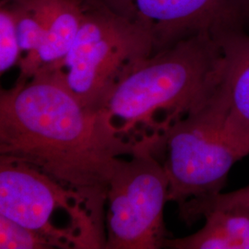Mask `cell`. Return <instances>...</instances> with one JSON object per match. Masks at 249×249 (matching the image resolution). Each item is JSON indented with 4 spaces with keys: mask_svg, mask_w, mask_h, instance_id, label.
<instances>
[{
    "mask_svg": "<svg viewBox=\"0 0 249 249\" xmlns=\"http://www.w3.org/2000/svg\"><path fill=\"white\" fill-rule=\"evenodd\" d=\"M138 143L118 131L105 109L84 106L61 68H43L1 89L0 159L34 166L80 195L104 230L110 180Z\"/></svg>",
    "mask_w": 249,
    "mask_h": 249,
    "instance_id": "1",
    "label": "cell"
},
{
    "mask_svg": "<svg viewBox=\"0 0 249 249\" xmlns=\"http://www.w3.org/2000/svg\"><path fill=\"white\" fill-rule=\"evenodd\" d=\"M221 63L220 45L210 34L183 39L136 64L103 109L132 142L160 139L213 93Z\"/></svg>",
    "mask_w": 249,
    "mask_h": 249,
    "instance_id": "2",
    "label": "cell"
},
{
    "mask_svg": "<svg viewBox=\"0 0 249 249\" xmlns=\"http://www.w3.org/2000/svg\"><path fill=\"white\" fill-rule=\"evenodd\" d=\"M160 154L166 155L168 200L179 209L222 193L231 167L249 150L226 127L213 93L161 135Z\"/></svg>",
    "mask_w": 249,
    "mask_h": 249,
    "instance_id": "3",
    "label": "cell"
},
{
    "mask_svg": "<svg viewBox=\"0 0 249 249\" xmlns=\"http://www.w3.org/2000/svg\"><path fill=\"white\" fill-rule=\"evenodd\" d=\"M79 34L61 69L74 94L86 107L103 109L112 89L136 64L154 53L151 36L105 8L83 0Z\"/></svg>",
    "mask_w": 249,
    "mask_h": 249,
    "instance_id": "4",
    "label": "cell"
},
{
    "mask_svg": "<svg viewBox=\"0 0 249 249\" xmlns=\"http://www.w3.org/2000/svg\"><path fill=\"white\" fill-rule=\"evenodd\" d=\"M157 142L142 140L129 159H123L107 192L105 249H159L168 237L163 210L169 179L155 154Z\"/></svg>",
    "mask_w": 249,
    "mask_h": 249,
    "instance_id": "5",
    "label": "cell"
},
{
    "mask_svg": "<svg viewBox=\"0 0 249 249\" xmlns=\"http://www.w3.org/2000/svg\"><path fill=\"white\" fill-rule=\"evenodd\" d=\"M69 216L83 249L106 248L107 232L77 193L27 163L0 159V214L49 237L56 249H79L70 231L59 229L53 214Z\"/></svg>",
    "mask_w": 249,
    "mask_h": 249,
    "instance_id": "6",
    "label": "cell"
},
{
    "mask_svg": "<svg viewBox=\"0 0 249 249\" xmlns=\"http://www.w3.org/2000/svg\"><path fill=\"white\" fill-rule=\"evenodd\" d=\"M151 36L154 52L199 34L245 29L249 0H95Z\"/></svg>",
    "mask_w": 249,
    "mask_h": 249,
    "instance_id": "7",
    "label": "cell"
},
{
    "mask_svg": "<svg viewBox=\"0 0 249 249\" xmlns=\"http://www.w3.org/2000/svg\"><path fill=\"white\" fill-rule=\"evenodd\" d=\"M213 38L222 51L214 97L223 111L226 127L249 150V34L239 29Z\"/></svg>",
    "mask_w": 249,
    "mask_h": 249,
    "instance_id": "8",
    "label": "cell"
},
{
    "mask_svg": "<svg viewBox=\"0 0 249 249\" xmlns=\"http://www.w3.org/2000/svg\"><path fill=\"white\" fill-rule=\"evenodd\" d=\"M45 24V38L33 55L21 56L18 80L31 79L43 68H60L79 34L83 0H26Z\"/></svg>",
    "mask_w": 249,
    "mask_h": 249,
    "instance_id": "9",
    "label": "cell"
},
{
    "mask_svg": "<svg viewBox=\"0 0 249 249\" xmlns=\"http://www.w3.org/2000/svg\"><path fill=\"white\" fill-rule=\"evenodd\" d=\"M204 226L186 237L169 238L163 248L172 249H249V210L216 208L202 214Z\"/></svg>",
    "mask_w": 249,
    "mask_h": 249,
    "instance_id": "10",
    "label": "cell"
},
{
    "mask_svg": "<svg viewBox=\"0 0 249 249\" xmlns=\"http://www.w3.org/2000/svg\"><path fill=\"white\" fill-rule=\"evenodd\" d=\"M0 249H50L56 246L49 237L0 214Z\"/></svg>",
    "mask_w": 249,
    "mask_h": 249,
    "instance_id": "11",
    "label": "cell"
},
{
    "mask_svg": "<svg viewBox=\"0 0 249 249\" xmlns=\"http://www.w3.org/2000/svg\"><path fill=\"white\" fill-rule=\"evenodd\" d=\"M222 208H244L249 210V186L216 196L191 201L179 209L180 217L189 225L202 217L206 211Z\"/></svg>",
    "mask_w": 249,
    "mask_h": 249,
    "instance_id": "12",
    "label": "cell"
},
{
    "mask_svg": "<svg viewBox=\"0 0 249 249\" xmlns=\"http://www.w3.org/2000/svg\"><path fill=\"white\" fill-rule=\"evenodd\" d=\"M21 50L18 44L13 10L6 0L0 6V73L1 75L19 63Z\"/></svg>",
    "mask_w": 249,
    "mask_h": 249,
    "instance_id": "13",
    "label": "cell"
}]
</instances>
